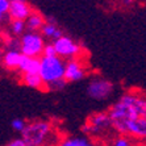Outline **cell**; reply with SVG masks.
Returning <instances> with one entry per match:
<instances>
[{"instance_id":"cell-11","label":"cell","mask_w":146,"mask_h":146,"mask_svg":"<svg viewBox=\"0 0 146 146\" xmlns=\"http://www.w3.org/2000/svg\"><path fill=\"white\" fill-rule=\"evenodd\" d=\"M24 54L20 50L16 49H4L3 50V57H1V63L3 67L8 71H19L20 70V65L23 61Z\"/></svg>"},{"instance_id":"cell-6","label":"cell","mask_w":146,"mask_h":146,"mask_svg":"<svg viewBox=\"0 0 146 146\" xmlns=\"http://www.w3.org/2000/svg\"><path fill=\"white\" fill-rule=\"evenodd\" d=\"M86 91L91 99L102 102V100H107L112 96L113 91H115V84L103 76H94L90 79Z\"/></svg>"},{"instance_id":"cell-3","label":"cell","mask_w":146,"mask_h":146,"mask_svg":"<svg viewBox=\"0 0 146 146\" xmlns=\"http://www.w3.org/2000/svg\"><path fill=\"white\" fill-rule=\"evenodd\" d=\"M41 66H40V75L45 83L46 91L51 84L55 82H59L65 79V71H66V61L61 57L54 55V57H46L42 55L40 58Z\"/></svg>"},{"instance_id":"cell-10","label":"cell","mask_w":146,"mask_h":146,"mask_svg":"<svg viewBox=\"0 0 146 146\" xmlns=\"http://www.w3.org/2000/svg\"><path fill=\"white\" fill-rule=\"evenodd\" d=\"M33 13L31 4L28 0H11L9 17L11 20H23L27 21L28 17Z\"/></svg>"},{"instance_id":"cell-15","label":"cell","mask_w":146,"mask_h":146,"mask_svg":"<svg viewBox=\"0 0 146 146\" xmlns=\"http://www.w3.org/2000/svg\"><path fill=\"white\" fill-rule=\"evenodd\" d=\"M40 66H41L40 58H33V57L24 55L19 71L21 74H36V72H40Z\"/></svg>"},{"instance_id":"cell-4","label":"cell","mask_w":146,"mask_h":146,"mask_svg":"<svg viewBox=\"0 0 146 146\" xmlns=\"http://www.w3.org/2000/svg\"><path fill=\"white\" fill-rule=\"evenodd\" d=\"M46 44L48 42L41 32L28 31L20 37V51L27 57L41 58L44 55Z\"/></svg>"},{"instance_id":"cell-2","label":"cell","mask_w":146,"mask_h":146,"mask_svg":"<svg viewBox=\"0 0 146 146\" xmlns=\"http://www.w3.org/2000/svg\"><path fill=\"white\" fill-rule=\"evenodd\" d=\"M21 137L33 146H51L59 143L55 141V133L51 122L48 120H34L27 124Z\"/></svg>"},{"instance_id":"cell-13","label":"cell","mask_w":146,"mask_h":146,"mask_svg":"<svg viewBox=\"0 0 146 146\" xmlns=\"http://www.w3.org/2000/svg\"><path fill=\"white\" fill-rule=\"evenodd\" d=\"M20 80L23 84L29 87V88L46 91V87H45V83L42 80V78H41L40 72H36V74H21Z\"/></svg>"},{"instance_id":"cell-17","label":"cell","mask_w":146,"mask_h":146,"mask_svg":"<svg viewBox=\"0 0 146 146\" xmlns=\"http://www.w3.org/2000/svg\"><path fill=\"white\" fill-rule=\"evenodd\" d=\"M25 23H27L28 31L41 32V29H42V27H44V24L46 23V19H45L41 13H38V12L33 11V13L28 17V20L25 21Z\"/></svg>"},{"instance_id":"cell-12","label":"cell","mask_w":146,"mask_h":146,"mask_svg":"<svg viewBox=\"0 0 146 146\" xmlns=\"http://www.w3.org/2000/svg\"><path fill=\"white\" fill-rule=\"evenodd\" d=\"M41 33L45 37V40L50 41V42H54V41H57L58 38H61L63 36L61 27L57 24V21L54 19H46V23L41 29Z\"/></svg>"},{"instance_id":"cell-18","label":"cell","mask_w":146,"mask_h":146,"mask_svg":"<svg viewBox=\"0 0 146 146\" xmlns=\"http://www.w3.org/2000/svg\"><path fill=\"white\" fill-rule=\"evenodd\" d=\"M112 146H136L132 141V137L129 136H117L112 141Z\"/></svg>"},{"instance_id":"cell-22","label":"cell","mask_w":146,"mask_h":146,"mask_svg":"<svg viewBox=\"0 0 146 146\" xmlns=\"http://www.w3.org/2000/svg\"><path fill=\"white\" fill-rule=\"evenodd\" d=\"M120 3V5H122V7H126V8H129L132 7V5H134L136 4L137 0H117Z\"/></svg>"},{"instance_id":"cell-7","label":"cell","mask_w":146,"mask_h":146,"mask_svg":"<svg viewBox=\"0 0 146 146\" xmlns=\"http://www.w3.org/2000/svg\"><path fill=\"white\" fill-rule=\"evenodd\" d=\"M54 45L57 55L61 57L65 61H70V59H75V58H82L83 50L82 46L70 36L63 34L61 38H58L57 41L51 42Z\"/></svg>"},{"instance_id":"cell-8","label":"cell","mask_w":146,"mask_h":146,"mask_svg":"<svg viewBox=\"0 0 146 146\" xmlns=\"http://www.w3.org/2000/svg\"><path fill=\"white\" fill-rule=\"evenodd\" d=\"M88 75V67L82 58H75L66 61V71H65V79L68 83H75L80 82Z\"/></svg>"},{"instance_id":"cell-21","label":"cell","mask_w":146,"mask_h":146,"mask_svg":"<svg viewBox=\"0 0 146 146\" xmlns=\"http://www.w3.org/2000/svg\"><path fill=\"white\" fill-rule=\"evenodd\" d=\"M44 55H46V57H54V55H57L54 45L51 44V42H48V44H46L45 50H44Z\"/></svg>"},{"instance_id":"cell-16","label":"cell","mask_w":146,"mask_h":146,"mask_svg":"<svg viewBox=\"0 0 146 146\" xmlns=\"http://www.w3.org/2000/svg\"><path fill=\"white\" fill-rule=\"evenodd\" d=\"M57 146H94V142L86 136H67L62 138Z\"/></svg>"},{"instance_id":"cell-23","label":"cell","mask_w":146,"mask_h":146,"mask_svg":"<svg viewBox=\"0 0 146 146\" xmlns=\"http://www.w3.org/2000/svg\"><path fill=\"white\" fill-rule=\"evenodd\" d=\"M145 117H146V107H145Z\"/></svg>"},{"instance_id":"cell-9","label":"cell","mask_w":146,"mask_h":146,"mask_svg":"<svg viewBox=\"0 0 146 146\" xmlns=\"http://www.w3.org/2000/svg\"><path fill=\"white\" fill-rule=\"evenodd\" d=\"M121 136H129L134 139L146 141V117L138 116L136 119L128 121Z\"/></svg>"},{"instance_id":"cell-20","label":"cell","mask_w":146,"mask_h":146,"mask_svg":"<svg viewBox=\"0 0 146 146\" xmlns=\"http://www.w3.org/2000/svg\"><path fill=\"white\" fill-rule=\"evenodd\" d=\"M4 146H33V145L28 143L23 137H20V138H13V139H11V141H8Z\"/></svg>"},{"instance_id":"cell-14","label":"cell","mask_w":146,"mask_h":146,"mask_svg":"<svg viewBox=\"0 0 146 146\" xmlns=\"http://www.w3.org/2000/svg\"><path fill=\"white\" fill-rule=\"evenodd\" d=\"M28 32L27 28V23L23 20H11L7 24L5 28V33L9 37H15V38H20L23 34H25Z\"/></svg>"},{"instance_id":"cell-5","label":"cell","mask_w":146,"mask_h":146,"mask_svg":"<svg viewBox=\"0 0 146 146\" xmlns=\"http://www.w3.org/2000/svg\"><path fill=\"white\" fill-rule=\"evenodd\" d=\"M112 128V120L108 112H95L88 117L87 122L82 126V132L86 136L102 137Z\"/></svg>"},{"instance_id":"cell-19","label":"cell","mask_w":146,"mask_h":146,"mask_svg":"<svg viewBox=\"0 0 146 146\" xmlns=\"http://www.w3.org/2000/svg\"><path fill=\"white\" fill-rule=\"evenodd\" d=\"M27 124L28 122H25L23 119H15V120H12V122H11V126H12V129H13L15 132L23 133L24 129L27 128Z\"/></svg>"},{"instance_id":"cell-1","label":"cell","mask_w":146,"mask_h":146,"mask_svg":"<svg viewBox=\"0 0 146 146\" xmlns=\"http://www.w3.org/2000/svg\"><path fill=\"white\" fill-rule=\"evenodd\" d=\"M146 96L138 92H125L115 102L108 113L112 120V129L119 134L124 133L128 121L138 116H145Z\"/></svg>"}]
</instances>
